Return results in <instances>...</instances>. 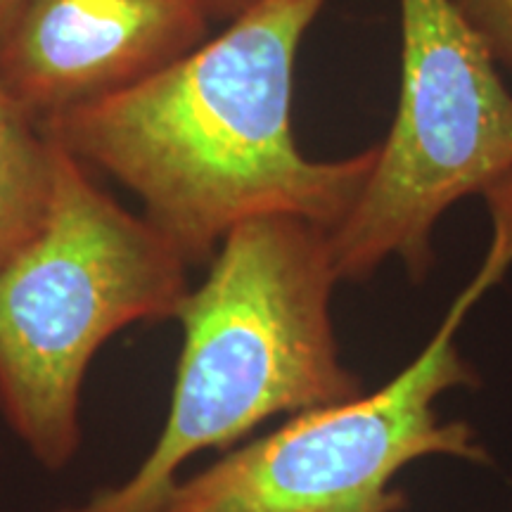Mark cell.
I'll return each mask as SVG.
<instances>
[{
    "mask_svg": "<svg viewBox=\"0 0 512 512\" xmlns=\"http://www.w3.org/2000/svg\"><path fill=\"white\" fill-rule=\"evenodd\" d=\"M53 145L46 221L0 264V415L38 465L60 472L81 448L93 358L131 325L176 320L192 287L174 245Z\"/></svg>",
    "mask_w": 512,
    "mask_h": 512,
    "instance_id": "cell-3",
    "label": "cell"
},
{
    "mask_svg": "<svg viewBox=\"0 0 512 512\" xmlns=\"http://www.w3.org/2000/svg\"><path fill=\"white\" fill-rule=\"evenodd\" d=\"M394 121L354 207L328 230L339 283L401 261L422 283L441 216L512 174V93L453 0H399Z\"/></svg>",
    "mask_w": 512,
    "mask_h": 512,
    "instance_id": "cell-5",
    "label": "cell"
},
{
    "mask_svg": "<svg viewBox=\"0 0 512 512\" xmlns=\"http://www.w3.org/2000/svg\"><path fill=\"white\" fill-rule=\"evenodd\" d=\"M494 55L512 69V0H453Z\"/></svg>",
    "mask_w": 512,
    "mask_h": 512,
    "instance_id": "cell-8",
    "label": "cell"
},
{
    "mask_svg": "<svg viewBox=\"0 0 512 512\" xmlns=\"http://www.w3.org/2000/svg\"><path fill=\"white\" fill-rule=\"evenodd\" d=\"M53 181V140L0 79V264L43 226Z\"/></svg>",
    "mask_w": 512,
    "mask_h": 512,
    "instance_id": "cell-7",
    "label": "cell"
},
{
    "mask_svg": "<svg viewBox=\"0 0 512 512\" xmlns=\"http://www.w3.org/2000/svg\"><path fill=\"white\" fill-rule=\"evenodd\" d=\"M207 266L176 316L183 344L155 446L124 482L57 512H164L192 458L366 392L332 323L328 230L292 216L247 221Z\"/></svg>",
    "mask_w": 512,
    "mask_h": 512,
    "instance_id": "cell-2",
    "label": "cell"
},
{
    "mask_svg": "<svg viewBox=\"0 0 512 512\" xmlns=\"http://www.w3.org/2000/svg\"><path fill=\"white\" fill-rule=\"evenodd\" d=\"M24 3H27V0H0V43L5 41V36H8L17 15L22 12Z\"/></svg>",
    "mask_w": 512,
    "mask_h": 512,
    "instance_id": "cell-10",
    "label": "cell"
},
{
    "mask_svg": "<svg viewBox=\"0 0 512 512\" xmlns=\"http://www.w3.org/2000/svg\"><path fill=\"white\" fill-rule=\"evenodd\" d=\"M202 8L207 10L211 22L219 19V22H230V19L240 17L242 12L254 8L259 0H200Z\"/></svg>",
    "mask_w": 512,
    "mask_h": 512,
    "instance_id": "cell-9",
    "label": "cell"
},
{
    "mask_svg": "<svg viewBox=\"0 0 512 512\" xmlns=\"http://www.w3.org/2000/svg\"><path fill=\"white\" fill-rule=\"evenodd\" d=\"M494 238L475 278L453 299L425 349L373 394L292 415L183 477L164 512H403L394 486L422 458L489 463L467 422H446L437 401L475 387L477 373L458 349L467 313L512 266V174L484 192Z\"/></svg>",
    "mask_w": 512,
    "mask_h": 512,
    "instance_id": "cell-4",
    "label": "cell"
},
{
    "mask_svg": "<svg viewBox=\"0 0 512 512\" xmlns=\"http://www.w3.org/2000/svg\"><path fill=\"white\" fill-rule=\"evenodd\" d=\"M200 0H27L0 79L38 124L138 86L209 38Z\"/></svg>",
    "mask_w": 512,
    "mask_h": 512,
    "instance_id": "cell-6",
    "label": "cell"
},
{
    "mask_svg": "<svg viewBox=\"0 0 512 512\" xmlns=\"http://www.w3.org/2000/svg\"><path fill=\"white\" fill-rule=\"evenodd\" d=\"M328 3L259 0L162 72L43 121V131L131 190L190 268L254 219L332 230L354 207L377 147L320 162L294 140V67Z\"/></svg>",
    "mask_w": 512,
    "mask_h": 512,
    "instance_id": "cell-1",
    "label": "cell"
}]
</instances>
